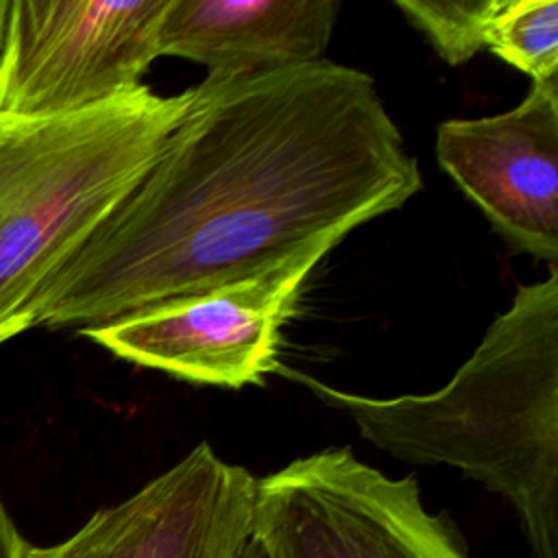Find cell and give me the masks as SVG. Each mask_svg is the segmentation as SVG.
<instances>
[{
	"mask_svg": "<svg viewBox=\"0 0 558 558\" xmlns=\"http://www.w3.org/2000/svg\"><path fill=\"white\" fill-rule=\"evenodd\" d=\"M153 163L35 299L28 325L98 327L312 266L423 187L373 78L327 59L207 74Z\"/></svg>",
	"mask_w": 558,
	"mask_h": 558,
	"instance_id": "cell-1",
	"label": "cell"
},
{
	"mask_svg": "<svg viewBox=\"0 0 558 558\" xmlns=\"http://www.w3.org/2000/svg\"><path fill=\"white\" fill-rule=\"evenodd\" d=\"M360 436L410 464L453 466L514 510L532 558H556L558 536V272L519 286L449 384L375 399L279 366Z\"/></svg>",
	"mask_w": 558,
	"mask_h": 558,
	"instance_id": "cell-2",
	"label": "cell"
},
{
	"mask_svg": "<svg viewBox=\"0 0 558 558\" xmlns=\"http://www.w3.org/2000/svg\"><path fill=\"white\" fill-rule=\"evenodd\" d=\"M187 94L137 92L0 133V344L57 270L135 187L185 109Z\"/></svg>",
	"mask_w": 558,
	"mask_h": 558,
	"instance_id": "cell-3",
	"label": "cell"
},
{
	"mask_svg": "<svg viewBox=\"0 0 558 558\" xmlns=\"http://www.w3.org/2000/svg\"><path fill=\"white\" fill-rule=\"evenodd\" d=\"M251 541L264 558H471L414 475L388 477L349 447L257 477Z\"/></svg>",
	"mask_w": 558,
	"mask_h": 558,
	"instance_id": "cell-4",
	"label": "cell"
},
{
	"mask_svg": "<svg viewBox=\"0 0 558 558\" xmlns=\"http://www.w3.org/2000/svg\"><path fill=\"white\" fill-rule=\"evenodd\" d=\"M172 0H11L0 120L57 118L142 87Z\"/></svg>",
	"mask_w": 558,
	"mask_h": 558,
	"instance_id": "cell-5",
	"label": "cell"
},
{
	"mask_svg": "<svg viewBox=\"0 0 558 558\" xmlns=\"http://www.w3.org/2000/svg\"><path fill=\"white\" fill-rule=\"evenodd\" d=\"M312 266H290L170 299L78 333L120 360L216 388L262 386Z\"/></svg>",
	"mask_w": 558,
	"mask_h": 558,
	"instance_id": "cell-6",
	"label": "cell"
},
{
	"mask_svg": "<svg viewBox=\"0 0 558 558\" xmlns=\"http://www.w3.org/2000/svg\"><path fill=\"white\" fill-rule=\"evenodd\" d=\"M257 477L198 442L126 499L96 510L33 558H240L251 543Z\"/></svg>",
	"mask_w": 558,
	"mask_h": 558,
	"instance_id": "cell-7",
	"label": "cell"
},
{
	"mask_svg": "<svg viewBox=\"0 0 558 558\" xmlns=\"http://www.w3.org/2000/svg\"><path fill=\"white\" fill-rule=\"evenodd\" d=\"M436 161L517 253L558 262V81L510 111L436 129Z\"/></svg>",
	"mask_w": 558,
	"mask_h": 558,
	"instance_id": "cell-8",
	"label": "cell"
},
{
	"mask_svg": "<svg viewBox=\"0 0 558 558\" xmlns=\"http://www.w3.org/2000/svg\"><path fill=\"white\" fill-rule=\"evenodd\" d=\"M340 4L333 0H172L159 54L218 76L266 74L323 59Z\"/></svg>",
	"mask_w": 558,
	"mask_h": 558,
	"instance_id": "cell-9",
	"label": "cell"
},
{
	"mask_svg": "<svg viewBox=\"0 0 558 558\" xmlns=\"http://www.w3.org/2000/svg\"><path fill=\"white\" fill-rule=\"evenodd\" d=\"M484 48L532 83L558 81V0H497Z\"/></svg>",
	"mask_w": 558,
	"mask_h": 558,
	"instance_id": "cell-10",
	"label": "cell"
},
{
	"mask_svg": "<svg viewBox=\"0 0 558 558\" xmlns=\"http://www.w3.org/2000/svg\"><path fill=\"white\" fill-rule=\"evenodd\" d=\"M395 4L440 59L460 65L484 48L497 0H397Z\"/></svg>",
	"mask_w": 558,
	"mask_h": 558,
	"instance_id": "cell-11",
	"label": "cell"
},
{
	"mask_svg": "<svg viewBox=\"0 0 558 558\" xmlns=\"http://www.w3.org/2000/svg\"><path fill=\"white\" fill-rule=\"evenodd\" d=\"M35 547L20 534L0 495V558H33Z\"/></svg>",
	"mask_w": 558,
	"mask_h": 558,
	"instance_id": "cell-12",
	"label": "cell"
},
{
	"mask_svg": "<svg viewBox=\"0 0 558 558\" xmlns=\"http://www.w3.org/2000/svg\"><path fill=\"white\" fill-rule=\"evenodd\" d=\"M9 2H11V0H0V48H2V41H4V31H7Z\"/></svg>",
	"mask_w": 558,
	"mask_h": 558,
	"instance_id": "cell-13",
	"label": "cell"
},
{
	"mask_svg": "<svg viewBox=\"0 0 558 558\" xmlns=\"http://www.w3.org/2000/svg\"><path fill=\"white\" fill-rule=\"evenodd\" d=\"M240 558H264V554L257 549V545L251 541L248 543V547L242 551V556Z\"/></svg>",
	"mask_w": 558,
	"mask_h": 558,
	"instance_id": "cell-14",
	"label": "cell"
},
{
	"mask_svg": "<svg viewBox=\"0 0 558 558\" xmlns=\"http://www.w3.org/2000/svg\"><path fill=\"white\" fill-rule=\"evenodd\" d=\"M2 126H4V122H2V120H0V133H2Z\"/></svg>",
	"mask_w": 558,
	"mask_h": 558,
	"instance_id": "cell-15",
	"label": "cell"
}]
</instances>
